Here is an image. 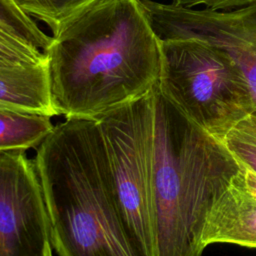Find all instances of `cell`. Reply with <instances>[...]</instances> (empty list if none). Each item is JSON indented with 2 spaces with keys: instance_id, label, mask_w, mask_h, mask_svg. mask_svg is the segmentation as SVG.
Instances as JSON below:
<instances>
[{
  "instance_id": "obj_1",
  "label": "cell",
  "mask_w": 256,
  "mask_h": 256,
  "mask_svg": "<svg viewBox=\"0 0 256 256\" xmlns=\"http://www.w3.org/2000/svg\"><path fill=\"white\" fill-rule=\"evenodd\" d=\"M44 54L65 119H95L142 96L161 70L160 39L140 0H93L60 25Z\"/></svg>"
},
{
  "instance_id": "obj_2",
  "label": "cell",
  "mask_w": 256,
  "mask_h": 256,
  "mask_svg": "<svg viewBox=\"0 0 256 256\" xmlns=\"http://www.w3.org/2000/svg\"><path fill=\"white\" fill-rule=\"evenodd\" d=\"M58 256H142L112 190L96 119H65L33 159Z\"/></svg>"
},
{
  "instance_id": "obj_3",
  "label": "cell",
  "mask_w": 256,
  "mask_h": 256,
  "mask_svg": "<svg viewBox=\"0 0 256 256\" xmlns=\"http://www.w3.org/2000/svg\"><path fill=\"white\" fill-rule=\"evenodd\" d=\"M153 199L156 256H201L208 211L240 162L155 87Z\"/></svg>"
},
{
  "instance_id": "obj_4",
  "label": "cell",
  "mask_w": 256,
  "mask_h": 256,
  "mask_svg": "<svg viewBox=\"0 0 256 256\" xmlns=\"http://www.w3.org/2000/svg\"><path fill=\"white\" fill-rule=\"evenodd\" d=\"M158 86L178 110L221 138L255 106L249 82L224 49L196 38L160 40Z\"/></svg>"
},
{
  "instance_id": "obj_5",
  "label": "cell",
  "mask_w": 256,
  "mask_h": 256,
  "mask_svg": "<svg viewBox=\"0 0 256 256\" xmlns=\"http://www.w3.org/2000/svg\"><path fill=\"white\" fill-rule=\"evenodd\" d=\"M154 87L95 118L102 135L109 178L120 216L142 256H156Z\"/></svg>"
},
{
  "instance_id": "obj_6",
  "label": "cell",
  "mask_w": 256,
  "mask_h": 256,
  "mask_svg": "<svg viewBox=\"0 0 256 256\" xmlns=\"http://www.w3.org/2000/svg\"><path fill=\"white\" fill-rule=\"evenodd\" d=\"M140 3L160 40L196 38L227 51L242 68L256 104V2L229 11L153 0Z\"/></svg>"
},
{
  "instance_id": "obj_7",
  "label": "cell",
  "mask_w": 256,
  "mask_h": 256,
  "mask_svg": "<svg viewBox=\"0 0 256 256\" xmlns=\"http://www.w3.org/2000/svg\"><path fill=\"white\" fill-rule=\"evenodd\" d=\"M49 218L34 161L0 152V256H53Z\"/></svg>"
},
{
  "instance_id": "obj_8",
  "label": "cell",
  "mask_w": 256,
  "mask_h": 256,
  "mask_svg": "<svg viewBox=\"0 0 256 256\" xmlns=\"http://www.w3.org/2000/svg\"><path fill=\"white\" fill-rule=\"evenodd\" d=\"M201 243L204 248L215 243L256 248V198L246 189L241 170L212 203Z\"/></svg>"
},
{
  "instance_id": "obj_9",
  "label": "cell",
  "mask_w": 256,
  "mask_h": 256,
  "mask_svg": "<svg viewBox=\"0 0 256 256\" xmlns=\"http://www.w3.org/2000/svg\"><path fill=\"white\" fill-rule=\"evenodd\" d=\"M0 109L56 116L46 62L0 63Z\"/></svg>"
},
{
  "instance_id": "obj_10",
  "label": "cell",
  "mask_w": 256,
  "mask_h": 256,
  "mask_svg": "<svg viewBox=\"0 0 256 256\" xmlns=\"http://www.w3.org/2000/svg\"><path fill=\"white\" fill-rule=\"evenodd\" d=\"M54 127L50 116L0 109V152L37 148Z\"/></svg>"
},
{
  "instance_id": "obj_11",
  "label": "cell",
  "mask_w": 256,
  "mask_h": 256,
  "mask_svg": "<svg viewBox=\"0 0 256 256\" xmlns=\"http://www.w3.org/2000/svg\"><path fill=\"white\" fill-rule=\"evenodd\" d=\"M0 31L43 52L51 42V37L38 27L32 17L11 0H0Z\"/></svg>"
},
{
  "instance_id": "obj_12",
  "label": "cell",
  "mask_w": 256,
  "mask_h": 256,
  "mask_svg": "<svg viewBox=\"0 0 256 256\" xmlns=\"http://www.w3.org/2000/svg\"><path fill=\"white\" fill-rule=\"evenodd\" d=\"M219 139L239 162L256 172V104Z\"/></svg>"
},
{
  "instance_id": "obj_13",
  "label": "cell",
  "mask_w": 256,
  "mask_h": 256,
  "mask_svg": "<svg viewBox=\"0 0 256 256\" xmlns=\"http://www.w3.org/2000/svg\"><path fill=\"white\" fill-rule=\"evenodd\" d=\"M29 16L44 22L54 33L75 12L93 0H11Z\"/></svg>"
},
{
  "instance_id": "obj_14",
  "label": "cell",
  "mask_w": 256,
  "mask_h": 256,
  "mask_svg": "<svg viewBox=\"0 0 256 256\" xmlns=\"http://www.w3.org/2000/svg\"><path fill=\"white\" fill-rule=\"evenodd\" d=\"M43 62H46V56L42 50L0 31V63L34 64Z\"/></svg>"
},
{
  "instance_id": "obj_15",
  "label": "cell",
  "mask_w": 256,
  "mask_h": 256,
  "mask_svg": "<svg viewBox=\"0 0 256 256\" xmlns=\"http://www.w3.org/2000/svg\"><path fill=\"white\" fill-rule=\"evenodd\" d=\"M255 2L256 0H173L172 3L188 8L203 5L206 9L210 10L229 11L248 6Z\"/></svg>"
},
{
  "instance_id": "obj_16",
  "label": "cell",
  "mask_w": 256,
  "mask_h": 256,
  "mask_svg": "<svg viewBox=\"0 0 256 256\" xmlns=\"http://www.w3.org/2000/svg\"><path fill=\"white\" fill-rule=\"evenodd\" d=\"M240 166H241V171H242L246 189L251 193V195L254 198H256V172L246 167L241 162H240Z\"/></svg>"
}]
</instances>
